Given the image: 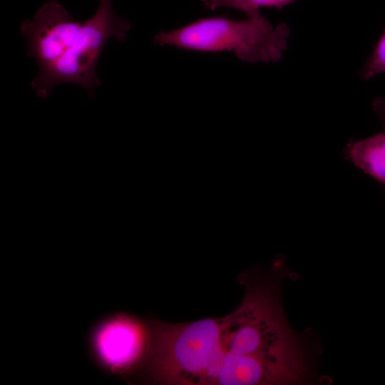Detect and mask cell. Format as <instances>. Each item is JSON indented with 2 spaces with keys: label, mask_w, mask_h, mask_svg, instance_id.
I'll return each instance as SVG.
<instances>
[{
  "label": "cell",
  "mask_w": 385,
  "mask_h": 385,
  "mask_svg": "<svg viewBox=\"0 0 385 385\" xmlns=\"http://www.w3.org/2000/svg\"><path fill=\"white\" fill-rule=\"evenodd\" d=\"M205 9L215 10L218 7H230L246 14L247 17L260 14L262 6L275 7L278 9L294 0H201Z\"/></svg>",
  "instance_id": "52a82bcc"
},
{
  "label": "cell",
  "mask_w": 385,
  "mask_h": 385,
  "mask_svg": "<svg viewBox=\"0 0 385 385\" xmlns=\"http://www.w3.org/2000/svg\"><path fill=\"white\" fill-rule=\"evenodd\" d=\"M343 154L345 159L385 187V132L349 140Z\"/></svg>",
  "instance_id": "8992f818"
},
{
  "label": "cell",
  "mask_w": 385,
  "mask_h": 385,
  "mask_svg": "<svg viewBox=\"0 0 385 385\" xmlns=\"http://www.w3.org/2000/svg\"><path fill=\"white\" fill-rule=\"evenodd\" d=\"M385 73V29L374 49L361 71V76L369 80L376 75Z\"/></svg>",
  "instance_id": "ba28073f"
},
{
  "label": "cell",
  "mask_w": 385,
  "mask_h": 385,
  "mask_svg": "<svg viewBox=\"0 0 385 385\" xmlns=\"http://www.w3.org/2000/svg\"><path fill=\"white\" fill-rule=\"evenodd\" d=\"M289 28L274 27L261 14L235 20L223 16L198 19L155 36V43L204 52L233 51L247 62H277L287 48Z\"/></svg>",
  "instance_id": "277c9868"
},
{
  "label": "cell",
  "mask_w": 385,
  "mask_h": 385,
  "mask_svg": "<svg viewBox=\"0 0 385 385\" xmlns=\"http://www.w3.org/2000/svg\"><path fill=\"white\" fill-rule=\"evenodd\" d=\"M287 272L278 261L268 272L254 268L237 276L245 292L237 309L222 317V349L263 364L287 384H307L314 376V347L286 319L280 293Z\"/></svg>",
  "instance_id": "6da1fadb"
},
{
  "label": "cell",
  "mask_w": 385,
  "mask_h": 385,
  "mask_svg": "<svg viewBox=\"0 0 385 385\" xmlns=\"http://www.w3.org/2000/svg\"><path fill=\"white\" fill-rule=\"evenodd\" d=\"M373 109L385 128V98L376 99L373 103Z\"/></svg>",
  "instance_id": "9c48e42d"
},
{
  "label": "cell",
  "mask_w": 385,
  "mask_h": 385,
  "mask_svg": "<svg viewBox=\"0 0 385 385\" xmlns=\"http://www.w3.org/2000/svg\"><path fill=\"white\" fill-rule=\"evenodd\" d=\"M86 349L101 371L130 381L145 366L152 344L150 319L114 312L94 322L86 337Z\"/></svg>",
  "instance_id": "5b68a950"
},
{
  "label": "cell",
  "mask_w": 385,
  "mask_h": 385,
  "mask_svg": "<svg viewBox=\"0 0 385 385\" xmlns=\"http://www.w3.org/2000/svg\"><path fill=\"white\" fill-rule=\"evenodd\" d=\"M130 28L115 12L112 0H99L96 12L83 21H75L57 1L46 2L20 29L27 54L37 66L31 81L36 95L45 98L53 86L74 83L94 98L101 84L96 67L102 51L113 38L123 41Z\"/></svg>",
  "instance_id": "7a4b0ae2"
},
{
  "label": "cell",
  "mask_w": 385,
  "mask_h": 385,
  "mask_svg": "<svg viewBox=\"0 0 385 385\" xmlns=\"http://www.w3.org/2000/svg\"><path fill=\"white\" fill-rule=\"evenodd\" d=\"M150 321L151 349L138 379L150 384L203 385L208 369L222 351V318Z\"/></svg>",
  "instance_id": "3957f363"
}]
</instances>
